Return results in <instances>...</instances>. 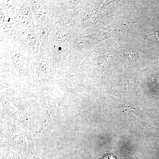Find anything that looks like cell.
Listing matches in <instances>:
<instances>
[{"label":"cell","mask_w":159,"mask_h":159,"mask_svg":"<svg viewBox=\"0 0 159 159\" xmlns=\"http://www.w3.org/2000/svg\"><path fill=\"white\" fill-rule=\"evenodd\" d=\"M125 56L127 57V58L132 59L133 57L134 56V54L133 53L132 51H127L126 53H125Z\"/></svg>","instance_id":"obj_1"},{"label":"cell","mask_w":159,"mask_h":159,"mask_svg":"<svg viewBox=\"0 0 159 159\" xmlns=\"http://www.w3.org/2000/svg\"><path fill=\"white\" fill-rule=\"evenodd\" d=\"M158 138L159 139V138Z\"/></svg>","instance_id":"obj_3"},{"label":"cell","mask_w":159,"mask_h":159,"mask_svg":"<svg viewBox=\"0 0 159 159\" xmlns=\"http://www.w3.org/2000/svg\"><path fill=\"white\" fill-rule=\"evenodd\" d=\"M150 34L152 35H154V36H156V38L158 39V40L159 41V33L158 31H153L152 32H151L150 33Z\"/></svg>","instance_id":"obj_2"}]
</instances>
